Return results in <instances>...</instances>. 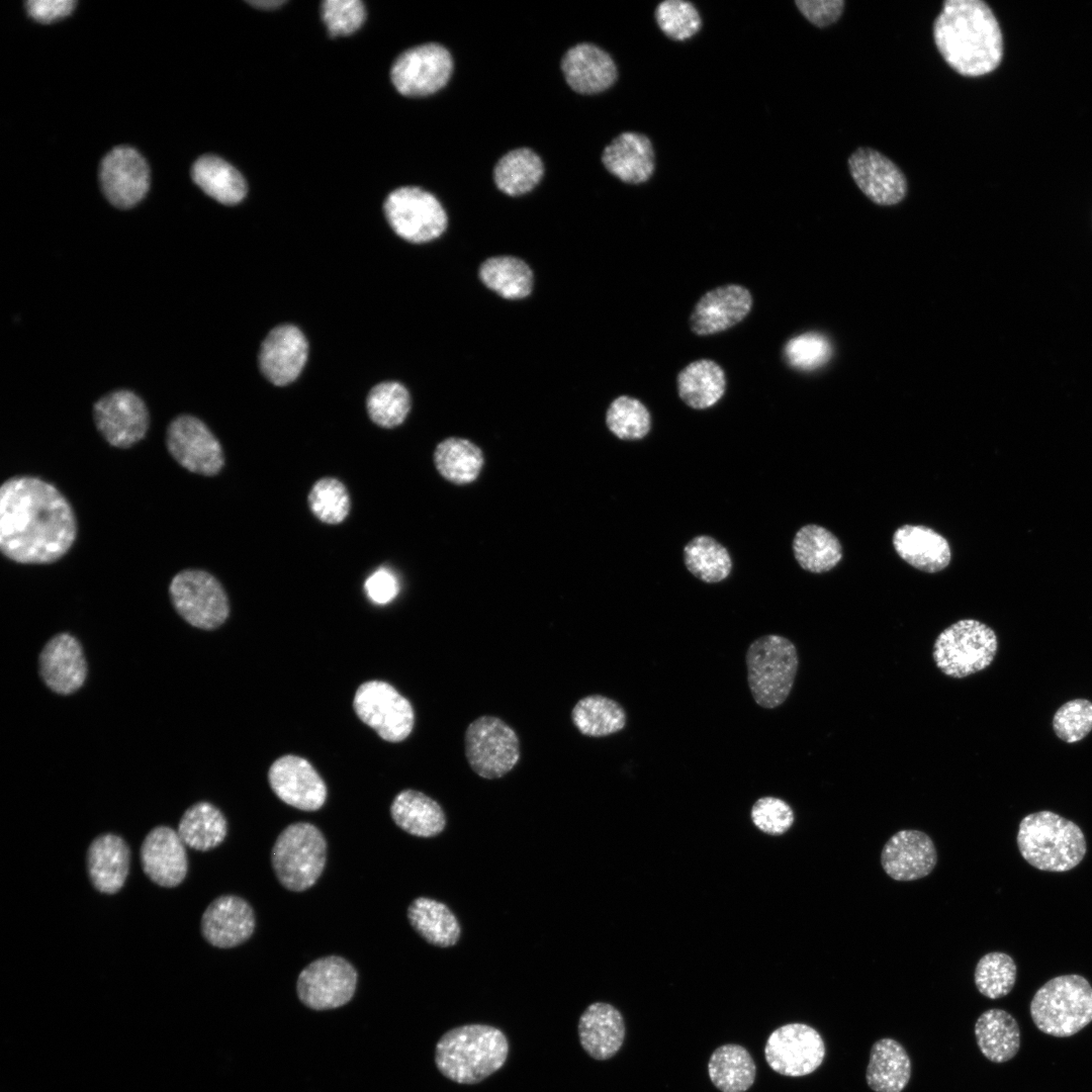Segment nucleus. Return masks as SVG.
Wrapping results in <instances>:
<instances>
[{
  "instance_id": "f257e3e1",
  "label": "nucleus",
  "mask_w": 1092,
  "mask_h": 1092,
  "mask_svg": "<svg viewBox=\"0 0 1092 1092\" xmlns=\"http://www.w3.org/2000/svg\"><path fill=\"white\" fill-rule=\"evenodd\" d=\"M77 520L66 496L31 475L6 479L0 487V549L20 564H49L65 556L77 538Z\"/></svg>"
},
{
  "instance_id": "f03ea898",
  "label": "nucleus",
  "mask_w": 1092,
  "mask_h": 1092,
  "mask_svg": "<svg viewBox=\"0 0 1092 1092\" xmlns=\"http://www.w3.org/2000/svg\"><path fill=\"white\" fill-rule=\"evenodd\" d=\"M933 38L946 64L965 77L993 72L1003 59V35L982 0H947L933 23Z\"/></svg>"
},
{
  "instance_id": "7ed1b4c3",
  "label": "nucleus",
  "mask_w": 1092,
  "mask_h": 1092,
  "mask_svg": "<svg viewBox=\"0 0 1092 1092\" xmlns=\"http://www.w3.org/2000/svg\"><path fill=\"white\" fill-rule=\"evenodd\" d=\"M509 1055V1041L497 1027L466 1024L445 1032L436 1044L440 1073L459 1084H475L499 1070Z\"/></svg>"
},
{
  "instance_id": "20e7f679",
  "label": "nucleus",
  "mask_w": 1092,
  "mask_h": 1092,
  "mask_svg": "<svg viewBox=\"0 0 1092 1092\" xmlns=\"http://www.w3.org/2000/svg\"><path fill=\"white\" fill-rule=\"evenodd\" d=\"M1016 840L1022 857L1044 872H1068L1082 861L1087 851L1082 829L1049 810L1023 817Z\"/></svg>"
},
{
  "instance_id": "39448f33",
  "label": "nucleus",
  "mask_w": 1092,
  "mask_h": 1092,
  "mask_svg": "<svg viewBox=\"0 0 1092 1092\" xmlns=\"http://www.w3.org/2000/svg\"><path fill=\"white\" fill-rule=\"evenodd\" d=\"M1029 1013L1041 1032L1072 1036L1092 1022V986L1077 974L1055 977L1035 992Z\"/></svg>"
},
{
  "instance_id": "423d86ee",
  "label": "nucleus",
  "mask_w": 1092,
  "mask_h": 1092,
  "mask_svg": "<svg viewBox=\"0 0 1092 1092\" xmlns=\"http://www.w3.org/2000/svg\"><path fill=\"white\" fill-rule=\"evenodd\" d=\"M745 662L755 703L764 709L781 706L793 689L799 666L794 643L781 635H763L750 643Z\"/></svg>"
},
{
  "instance_id": "0eeeda50",
  "label": "nucleus",
  "mask_w": 1092,
  "mask_h": 1092,
  "mask_svg": "<svg viewBox=\"0 0 1092 1092\" xmlns=\"http://www.w3.org/2000/svg\"><path fill=\"white\" fill-rule=\"evenodd\" d=\"M327 859V841L313 824L297 822L278 835L271 851V862L280 884L287 890L302 892L321 877Z\"/></svg>"
},
{
  "instance_id": "6e6552de",
  "label": "nucleus",
  "mask_w": 1092,
  "mask_h": 1092,
  "mask_svg": "<svg viewBox=\"0 0 1092 1092\" xmlns=\"http://www.w3.org/2000/svg\"><path fill=\"white\" fill-rule=\"evenodd\" d=\"M997 649L998 639L992 628L974 619H964L937 636L932 655L942 673L963 678L987 668Z\"/></svg>"
},
{
  "instance_id": "1a4fd4ad",
  "label": "nucleus",
  "mask_w": 1092,
  "mask_h": 1092,
  "mask_svg": "<svg viewBox=\"0 0 1092 1092\" xmlns=\"http://www.w3.org/2000/svg\"><path fill=\"white\" fill-rule=\"evenodd\" d=\"M172 605L193 627L212 630L224 623L230 604L221 583L209 572L187 568L176 573L169 585Z\"/></svg>"
},
{
  "instance_id": "9d476101",
  "label": "nucleus",
  "mask_w": 1092,
  "mask_h": 1092,
  "mask_svg": "<svg viewBox=\"0 0 1092 1092\" xmlns=\"http://www.w3.org/2000/svg\"><path fill=\"white\" fill-rule=\"evenodd\" d=\"M464 746L472 770L487 780L504 777L520 759L517 733L494 716H481L473 720L465 731Z\"/></svg>"
},
{
  "instance_id": "9b49d317",
  "label": "nucleus",
  "mask_w": 1092,
  "mask_h": 1092,
  "mask_svg": "<svg viewBox=\"0 0 1092 1092\" xmlns=\"http://www.w3.org/2000/svg\"><path fill=\"white\" fill-rule=\"evenodd\" d=\"M383 209L395 234L411 243H427L439 238L448 222L440 201L419 187L395 189L385 199Z\"/></svg>"
},
{
  "instance_id": "f8f14e48",
  "label": "nucleus",
  "mask_w": 1092,
  "mask_h": 1092,
  "mask_svg": "<svg viewBox=\"0 0 1092 1092\" xmlns=\"http://www.w3.org/2000/svg\"><path fill=\"white\" fill-rule=\"evenodd\" d=\"M353 707L359 719L386 741L400 742L413 731L415 714L410 701L386 681L363 682L355 693Z\"/></svg>"
},
{
  "instance_id": "ddd939ff",
  "label": "nucleus",
  "mask_w": 1092,
  "mask_h": 1092,
  "mask_svg": "<svg viewBox=\"0 0 1092 1092\" xmlns=\"http://www.w3.org/2000/svg\"><path fill=\"white\" fill-rule=\"evenodd\" d=\"M358 981L356 969L339 956L320 958L307 965L296 981L300 1002L309 1009H336L353 998Z\"/></svg>"
},
{
  "instance_id": "4468645a",
  "label": "nucleus",
  "mask_w": 1092,
  "mask_h": 1092,
  "mask_svg": "<svg viewBox=\"0 0 1092 1092\" xmlns=\"http://www.w3.org/2000/svg\"><path fill=\"white\" fill-rule=\"evenodd\" d=\"M452 70L449 51L439 43L428 42L401 53L391 67L390 77L400 94L427 96L447 84Z\"/></svg>"
},
{
  "instance_id": "2eb2a0df",
  "label": "nucleus",
  "mask_w": 1092,
  "mask_h": 1092,
  "mask_svg": "<svg viewBox=\"0 0 1092 1092\" xmlns=\"http://www.w3.org/2000/svg\"><path fill=\"white\" fill-rule=\"evenodd\" d=\"M826 1055L820 1033L805 1023H789L774 1030L767 1038L764 1057L777 1073L789 1077L806 1076L816 1071Z\"/></svg>"
},
{
  "instance_id": "dca6fc26",
  "label": "nucleus",
  "mask_w": 1092,
  "mask_h": 1092,
  "mask_svg": "<svg viewBox=\"0 0 1092 1092\" xmlns=\"http://www.w3.org/2000/svg\"><path fill=\"white\" fill-rule=\"evenodd\" d=\"M166 447L172 458L192 473L213 476L224 465L219 441L201 420L191 415L178 416L169 424Z\"/></svg>"
},
{
  "instance_id": "f3484780",
  "label": "nucleus",
  "mask_w": 1092,
  "mask_h": 1092,
  "mask_svg": "<svg viewBox=\"0 0 1092 1092\" xmlns=\"http://www.w3.org/2000/svg\"><path fill=\"white\" fill-rule=\"evenodd\" d=\"M93 418L105 441L120 449L143 440L150 425L145 402L126 389L112 391L98 399L93 406Z\"/></svg>"
},
{
  "instance_id": "a211bd4d",
  "label": "nucleus",
  "mask_w": 1092,
  "mask_h": 1092,
  "mask_svg": "<svg viewBox=\"0 0 1092 1092\" xmlns=\"http://www.w3.org/2000/svg\"><path fill=\"white\" fill-rule=\"evenodd\" d=\"M99 177L106 198L118 208H129L140 202L150 187V169L144 157L133 148L112 149L100 164Z\"/></svg>"
},
{
  "instance_id": "6ab92c4d",
  "label": "nucleus",
  "mask_w": 1092,
  "mask_h": 1092,
  "mask_svg": "<svg viewBox=\"0 0 1092 1092\" xmlns=\"http://www.w3.org/2000/svg\"><path fill=\"white\" fill-rule=\"evenodd\" d=\"M268 780L274 794L296 809L315 811L326 802L325 782L300 756L287 754L277 758L269 768Z\"/></svg>"
},
{
  "instance_id": "aec40b11",
  "label": "nucleus",
  "mask_w": 1092,
  "mask_h": 1092,
  "mask_svg": "<svg viewBox=\"0 0 1092 1092\" xmlns=\"http://www.w3.org/2000/svg\"><path fill=\"white\" fill-rule=\"evenodd\" d=\"M850 175L868 198L879 205H894L907 193L906 177L886 156L871 148H858L848 159Z\"/></svg>"
},
{
  "instance_id": "412c9836",
  "label": "nucleus",
  "mask_w": 1092,
  "mask_h": 1092,
  "mask_svg": "<svg viewBox=\"0 0 1092 1092\" xmlns=\"http://www.w3.org/2000/svg\"><path fill=\"white\" fill-rule=\"evenodd\" d=\"M937 863L936 847L925 832L903 829L883 846L881 864L893 880L910 882L928 876Z\"/></svg>"
},
{
  "instance_id": "4be33fe9",
  "label": "nucleus",
  "mask_w": 1092,
  "mask_h": 1092,
  "mask_svg": "<svg viewBox=\"0 0 1092 1092\" xmlns=\"http://www.w3.org/2000/svg\"><path fill=\"white\" fill-rule=\"evenodd\" d=\"M752 295L744 286L727 284L705 293L695 305L690 320L692 332L709 336L732 328L750 312Z\"/></svg>"
},
{
  "instance_id": "5701e85b",
  "label": "nucleus",
  "mask_w": 1092,
  "mask_h": 1092,
  "mask_svg": "<svg viewBox=\"0 0 1092 1092\" xmlns=\"http://www.w3.org/2000/svg\"><path fill=\"white\" fill-rule=\"evenodd\" d=\"M140 856L144 873L161 887H177L187 875L185 844L171 827H154L141 845Z\"/></svg>"
},
{
  "instance_id": "b1692460",
  "label": "nucleus",
  "mask_w": 1092,
  "mask_h": 1092,
  "mask_svg": "<svg viewBox=\"0 0 1092 1092\" xmlns=\"http://www.w3.org/2000/svg\"><path fill=\"white\" fill-rule=\"evenodd\" d=\"M39 675L59 695L77 692L85 682L87 663L80 642L69 633L52 637L39 654Z\"/></svg>"
},
{
  "instance_id": "393cba45",
  "label": "nucleus",
  "mask_w": 1092,
  "mask_h": 1092,
  "mask_svg": "<svg viewBox=\"0 0 1092 1092\" xmlns=\"http://www.w3.org/2000/svg\"><path fill=\"white\" fill-rule=\"evenodd\" d=\"M307 353L306 339L298 328L292 325L278 326L261 345L260 369L273 384L286 385L300 374Z\"/></svg>"
},
{
  "instance_id": "a878e982",
  "label": "nucleus",
  "mask_w": 1092,
  "mask_h": 1092,
  "mask_svg": "<svg viewBox=\"0 0 1092 1092\" xmlns=\"http://www.w3.org/2000/svg\"><path fill=\"white\" fill-rule=\"evenodd\" d=\"M253 908L243 898L222 895L215 898L201 917V933L213 946L231 948L248 940L255 930Z\"/></svg>"
},
{
  "instance_id": "bb28decb",
  "label": "nucleus",
  "mask_w": 1092,
  "mask_h": 1092,
  "mask_svg": "<svg viewBox=\"0 0 1092 1092\" xmlns=\"http://www.w3.org/2000/svg\"><path fill=\"white\" fill-rule=\"evenodd\" d=\"M561 70L569 87L580 94L603 92L617 79V68L611 56L587 42L578 43L565 53Z\"/></svg>"
},
{
  "instance_id": "cd10ccee",
  "label": "nucleus",
  "mask_w": 1092,
  "mask_h": 1092,
  "mask_svg": "<svg viewBox=\"0 0 1092 1092\" xmlns=\"http://www.w3.org/2000/svg\"><path fill=\"white\" fill-rule=\"evenodd\" d=\"M129 861L130 850L122 837L114 833L98 835L90 843L86 855L91 884L100 893H117L126 881Z\"/></svg>"
},
{
  "instance_id": "c85d7f7f",
  "label": "nucleus",
  "mask_w": 1092,
  "mask_h": 1092,
  "mask_svg": "<svg viewBox=\"0 0 1092 1092\" xmlns=\"http://www.w3.org/2000/svg\"><path fill=\"white\" fill-rule=\"evenodd\" d=\"M602 162L611 174L628 184L646 182L655 168V156L650 140L633 131L616 136L604 149Z\"/></svg>"
},
{
  "instance_id": "c756f323",
  "label": "nucleus",
  "mask_w": 1092,
  "mask_h": 1092,
  "mask_svg": "<svg viewBox=\"0 0 1092 1092\" xmlns=\"http://www.w3.org/2000/svg\"><path fill=\"white\" fill-rule=\"evenodd\" d=\"M578 1037L582 1049L594 1059L604 1061L621 1049L625 1023L620 1011L605 1002L587 1006L578 1021Z\"/></svg>"
},
{
  "instance_id": "7c9ffc66",
  "label": "nucleus",
  "mask_w": 1092,
  "mask_h": 1092,
  "mask_svg": "<svg viewBox=\"0 0 1092 1092\" xmlns=\"http://www.w3.org/2000/svg\"><path fill=\"white\" fill-rule=\"evenodd\" d=\"M893 545L903 560L925 572L932 573L944 569L951 557L947 541L925 526L900 527L894 533Z\"/></svg>"
},
{
  "instance_id": "2f4dec72",
  "label": "nucleus",
  "mask_w": 1092,
  "mask_h": 1092,
  "mask_svg": "<svg viewBox=\"0 0 1092 1092\" xmlns=\"http://www.w3.org/2000/svg\"><path fill=\"white\" fill-rule=\"evenodd\" d=\"M911 1072L910 1057L899 1041L883 1037L873 1043L866 1080L874 1092H902L910 1081Z\"/></svg>"
},
{
  "instance_id": "473e14b6",
  "label": "nucleus",
  "mask_w": 1092,
  "mask_h": 1092,
  "mask_svg": "<svg viewBox=\"0 0 1092 1092\" xmlns=\"http://www.w3.org/2000/svg\"><path fill=\"white\" fill-rule=\"evenodd\" d=\"M974 1032L981 1053L992 1063L1008 1062L1020 1049L1019 1025L1006 1010L984 1011L976 1020Z\"/></svg>"
},
{
  "instance_id": "72a5a7b5",
  "label": "nucleus",
  "mask_w": 1092,
  "mask_h": 1092,
  "mask_svg": "<svg viewBox=\"0 0 1092 1092\" xmlns=\"http://www.w3.org/2000/svg\"><path fill=\"white\" fill-rule=\"evenodd\" d=\"M394 823L403 831L418 837H434L446 825L440 804L424 793L412 789L399 792L390 805Z\"/></svg>"
},
{
  "instance_id": "f704fd0d",
  "label": "nucleus",
  "mask_w": 1092,
  "mask_h": 1092,
  "mask_svg": "<svg viewBox=\"0 0 1092 1092\" xmlns=\"http://www.w3.org/2000/svg\"><path fill=\"white\" fill-rule=\"evenodd\" d=\"M676 383L680 399L694 410L713 406L726 389L724 370L709 359L690 363L678 373Z\"/></svg>"
},
{
  "instance_id": "c9c22d12",
  "label": "nucleus",
  "mask_w": 1092,
  "mask_h": 1092,
  "mask_svg": "<svg viewBox=\"0 0 1092 1092\" xmlns=\"http://www.w3.org/2000/svg\"><path fill=\"white\" fill-rule=\"evenodd\" d=\"M407 919L413 928L433 945L452 946L460 938L458 919L445 904L437 900L416 898L407 908Z\"/></svg>"
},
{
  "instance_id": "e433bc0d",
  "label": "nucleus",
  "mask_w": 1092,
  "mask_h": 1092,
  "mask_svg": "<svg viewBox=\"0 0 1092 1092\" xmlns=\"http://www.w3.org/2000/svg\"><path fill=\"white\" fill-rule=\"evenodd\" d=\"M193 181L220 203L234 205L244 199L247 184L241 173L224 160L211 155L200 157L192 167Z\"/></svg>"
},
{
  "instance_id": "4c0bfd02",
  "label": "nucleus",
  "mask_w": 1092,
  "mask_h": 1092,
  "mask_svg": "<svg viewBox=\"0 0 1092 1092\" xmlns=\"http://www.w3.org/2000/svg\"><path fill=\"white\" fill-rule=\"evenodd\" d=\"M177 832L185 845L206 851L224 840L228 823L218 808L209 802L201 801L186 809L179 821Z\"/></svg>"
},
{
  "instance_id": "58836bf2",
  "label": "nucleus",
  "mask_w": 1092,
  "mask_h": 1092,
  "mask_svg": "<svg viewBox=\"0 0 1092 1092\" xmlns=\"http://www.w3.org/2000/svg\"><path fill=\"white\" fill-rule=\"evenodd\" d=\"M687 570L706 583H718L730 575L733 562L728 549L714 537L698 535L682 548Z\"/></svg>"
},
{
  "instance_id": "ea45409f",
  "label": "nucleus",
  "mask_w": 1092,
  "mask_h": 1092,
  "mask_svg": "<svg viewBox=\"0 0 1092 1092\" xmlns=\"http://www.w3.org/2000/svg\"><path fill=\"white\" fill-rule=\"evenodd\" d=\"M712 1083L722 1092H744L754 1082L756 1068L750 1054L739 1044L716 1049L708 1063Z\"/></svg>"
},
{
  "instance_id": "a19ab883",
  "label": "nucleus",
  "mask_w": 1092,
  "mask_h": 1092,
  "mask_svg": "<svg viewBox=\"0 0 1092 1092\" xmlns=\"http://www.w3.org/2000/svg\"><path fill=\"white\" fill-rule=\"evenodd\" d=\"M793 552L799 565L813 573L832 569L842 557L838 539L818 525H805L795 534Z\"/></svg>"
},
{
  "instance_id": "79ce46f5",
  "label": "nucleus",
  "mask_w": 1092,
  "mask_h": 1092,
  "mask_svg": "<svg viewBox=\"0 0 1092 1092\" xmlns=\"http://www.w3.org/2000/svg\"><path fill=\"white\" fill-rule=\"evenodd\" d=\"M482 283L507 299H521L533 288V273L523 260L514 256H495L486 259L479 267Z\"/></svg>"
},
{
  "instance_id": "37998d69",
  "label": "nucleus",
  "mask_w": 1092,
  "mask_h": 1092,
  "mask_svg": "<svg viewBox=\"0 0 1092 1092\" xmlns=\"http://www.w3.org/2000/svg\"><path fill=\"white\" fill-rule=\"evenodd\" d=\"M543 173L540 157L528 148H519L498 160L493 170V180L500 191L518 196L531 191L540 182Z\"/></svg>"
},
{
  "instance_id": "c03bdc74",
  "label": "nucleus",
  "mask_w": 1092,
  "mask_h": 1092,
  "mask_svg": "<svg viewBox=\"0 0 1092 1092\" xmlns=\"http://www.w3.org/2000/svg\"><path fill=\"white\" fill-rule=\"evenodd\" d=\"M571 718L577 730L590 737L617 733L624 729L627 721L621 704L602 695H589L580 699L572 709Z\"/></svg>"
},
{
  "instance_id": "a18cd8bd",
  "label": "nucleus",
  "mask_w": 1092,
  "mask_h": 1092,
  "mask_svg": "<svg viewBox=\"0 0 1092 1092\" xmlns=\"http://www.w3.org/2000/svg\"><path fill=\"white\" fill-rule=\"evenodd\" d=\"M434 462L445 479L456 484H466L479 475L483 466V455L472 442L452 437L437 445Z\"/></svg>"
},
{
  "instance_id": "49530a36",
  "label": "nucleus",
  "mask_w": 1092,
  "mask_h": 1092,
  "mask_svg": "<svg viewBox=\"0 0 1092 1092\" xmlns=\"http://www.w3.org/2000/svg\"><path fill=\"white\" fill-rule=\"evenodd\" d=\"M367 412L376 425L383 428L399 426L411 410V396L399 382H381L370 390L366 400Z\"/></svg>"
},
{
  "instance_id": "de8ad7c7",
  "label": "nucleus",
  "mask_w": 1092,
  "mask_h": 1092,
  "mask_svg": "<svg viewBox=\"0 0 1092 1092\" xmlns=\"http://www.w3.org/2000/svg\"><path fill=\"white\" fill-rule=\"evenodd\" d=\"M1016 975V964L1009 954L992 951L984 954L977 963L974 982L982 995L989 999H999L1011 992Z\"/></svg>"
},
{
  "instance_id": "09e8293b",
  "label": "nucleus",
  "mask_w": 1092,
  "mask_h": 1092,
  "mask_svg": "<svg viewBox=\"0 0 1092 1092\" xmlns=\"http://www.w3.org/2000/svg\"><path fill=\"white\" fill-rule=\"evenodd\" d=\"M606 424L618 439L636 441L650 432L651 416L639 399L621 395L611 402L606 414Z\"/></svg>"
},
{
  "instance_id": "8fccbe9b",
  "label": "nucleus",
  "mask_w": 1092,
  "mask_h": 1092,
  "mask_svg": "<svg viewBox=\"0 0 1092 1092\" xmlns=\"http://www.w3.org/2000/svg\"><path fill=\"white\" fill-rule=\"evenodd\" d=\"M308 506L320 521L330 525L340 524L350 511L348 490L337 478H321L309 491Z\"/></svg>"
},
{
  "instance_id": "3c124183",
  "label": "nucleus",
  "mask_w": 1092,
  "mask_h": 1092,
  "mask_svg": "<svg viewBox=\"0 0 1092 1092\" xmlns=\"http://www.w3.org/2000/svg\"><path fill=\"white\" fill-rule=\"evenodd\" d=\"M655 19L662 32L673 40H686L702 25L697 8L688 1L666 0L655 9Z\"/></svg>"
},
{
  "instance_id": "603ef678",
  "label": "nucleus",
  "mask_w": 1092,
  "mask_h": 1092,
  "mask_svg": "<svg viewBox=\"0 0 1092 1092\" xmlns=\"http://www.w3.org/2000/svg\"><path fill=\"white\" fill-rule=\"evenodd\" d=\"M1055 734L1067 743L1084 739L1092 731V702L1074 699L1063 704L1052 721Z\"/></svg>"
},
{
  "instance_id": "864d4df0",
  "label": "nucleus",
  "mask_w": 1092,
  "mask_h": 1092,
  "mask_svg": "<svg viewBox=\"0 0 1092 1092\" xmlns=\"http://www.w3.org/2000/svg\"><path fill=\"white\" fill-rule=\"evenodd\" d=\"M784 355L792 367L811 371L823 366L829 360L831 346L824 336L817 333H805L787 342Z\"/></svg>"
},
{
  "instance_id": "5fc2aeb1",
  "label": "nucleus",
  "mask_w": 1092,
  "mask_h": 1092,
  "mask_svg": "<svg viewBox=\"0 0 1092 1092\" xmlns=\"http://www.w3.org/2000/svg\"><path fill=\"white\" fill-rule=\"evenodd\" d=\"M750 816L754 826L768 835H782L794 824L792 807L784 800L766 796L752 805Z\"/></svg>"
},
{
  "instance_id": "6e6d98bb",
  "label": "nucleus",
  "mask_w": 1092,
  "mask_h": 1092,
  "mask_svg": "<svg viewBox=\"0 0 1092 1092\" xmlns=\"http://www.w3.org/2000/svg\"><path fill=\"white\" fill-rule=\"evenodd\" d=\"M322 16L331 36L348 35L362 25L366 11L360 0H326Z\"/></svg>"
},
{
  "instance_id": "4d7b16f0",
  "label": "nucleus",
  "mask_w": 1092,
  "mask_h": 1092,
  "mask_svg": "<svg viewBox=\"0 0 1092 1092\" xmlns=\"http://www.w3.org/2000/svg\"><path fill=\"white\" fill-rule=\"evenodd\" d=\"M795 4L806 19L821 28L836 22L844 9L843 0H798Z\"/></svg>"
},
{
  "instance_id": "13d9d810",
  "label": "nucleus",
  "mask_w": 1092,
  "mask_h": 1092,
  "mask_svg": "<svg viewBox=\"0 0 1092 1092\" xmlns=\"http://www.w3.org/2000/svg\"><path fill=\"white\" fill-rule=\"evenodd\" d=\"M364 589L373 603L385 605L397 596L399 585L390 569L380 567L365 580Z\"/></svg>"
},
{
  "instance_id": "bf43d9fd",
  "label": "nucleus",
  "mask_w": 1092,
  "mask_h": 1092,
  "mask_svg": "<svg viewBox=\"0 0 1092 1092\" xmlns=\"http://www.w3.org/2000/svg\"><path fill=\"white\" fill-rule=\"evenodd\" d=\"M75 5L76 2L73 0H29L25 3L29 16L42 23L69 15Z\"/></svg>"
},
{
  "instance_id": "052dcab7",
  "label": "nucleus",
  "mask_w": 1092,
  "mask_h": 1092,
  "mask_svg": "<svg viewBox=\"0 0 1092 1092\" xmlns=\"http://www.w3.org/2000/svg\"><path fill=\"white\" fill-rule=\"evenodd\" d=\"M248 2L251 5H253L254 7H257V8L273 9V8H276V7L280 6V5H282L285 1L284 0H256V1H248Z\"/></svg>"
}]
</instances>
